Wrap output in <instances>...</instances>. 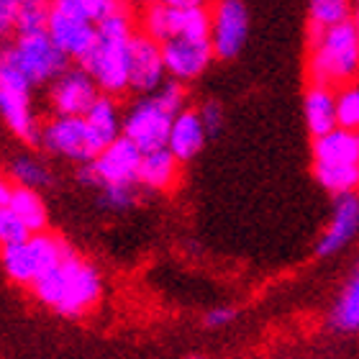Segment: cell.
I'll return each instance as SVG.
<instances>
[{"mask_svg":"<svg viewBox=\"0 0 359 359\" xmlns=\"http://www.w3.org/2000/svg\"><path fill=\"white\" fill-rule=\"evenodd\" d=\"M359 229V201L357 195H339V203L334 208V216H331L329 229L323 231L321 241H318V255L331 257L341 252V249L349 244V241L357 236Z\"/></svg>","mask_w":359,"mask_h":359,"instance_id":"e0dca14e","label":"cell"},{"mask_svg":"<svg viewBox=\"0 0 359 359\" xmlns=\"http://www.w3.org/2000/svg\"><path fill=\"white\" fill-rule=\"evenodd\" d=\"M11 193H13V185H11L6 177H0V208H6V205H8V201H11Z\"/></svg>","mask_w":359,"mask_h":359,"instance_id":"e575fe53","label":"cell"},{"mask_svg":"<svg viewBox=\"0 0 359 359\" xmlns=\"http://www.w3.org/2000/svg\"><path fill=\"white\" fill-rule=\"evenodd\" d=\"M21 3H41V6H46V0H21Z\"/></svg>","mask_w":359,"mask_h":359,"instance_id":"d590c367","label":"cell"},{"mask_svg":"<svg viewBox=\"0 0 359 359\" xmlns=\"http://www.w3.org/2000/svg\"><path fill=\"white\" fill-rule=\"evenodd\" d=\"M144 34L157 44L167 39H208L210 41V15L205 8H167L154 6L144 15Z\"/></svg>","mask_w":359,"mask_h":359,"instance_id":"ba28073f","label":"cell"},{"mask_svg":"<svg viewBox=\"0 0 359 359\" xmlns=\"http://www.w3.org/2000/svg\"><path fill=\"white\" fill-rule=\"evenodd\" d=\"M11 175L13 180L18 182V187H29V190H36V187H44L49 185V170H46L39 159H31V157H18L11 167Z\"/></svg>","mask_w":359,"mask_h":359,"instance_id":"cb8c5ba5","label":"cell"},{"mask_svg":"<svg viewBox=\"0 0 359 359\" xmlns=\"http://www.w3.org/2000/svg\"><path fill=\"white\" fill-rule=\"evenodd\" d=\"M142 151L128 142L126 136L113 139L108 147L97 151L95 159L88 162L80 177L90 185H134Z\"/></svg>","mask_w":359,"mask_h":359,"instance_id":"30bf717a","label":"cell"},{"mask_svg":"<svg viewBox=\"0 0 359 359\" xmlns=\"http://www.w3.org/2000/svg\"><path fill=\"white\" fill-rule=\"evenodd\" d=\"M8 208L13 210L18 221H21L31 233H41L46 229V205L41 195L29 187H13Z\"/></svg>","mask_w":359,"mask_h":359,"instance_id":"7402d4cb","label":"cell"},{"mask_svg":"<svg viewBox=\"0 0 359 359\" xmlns=\"http://www.w3.org/2000/svg\"><path fill=\"white\" fill-rule=\"evenodd\" d=\"M0 116L23 142H39L36 118L31 108V85L3 54H0Z\"/></svg>","mask_w":359,"mask_h":359,"instance_id":"52a82bcc","label":"cell"},{"mask_svg":"<svg viewBox=\"0 0 359 359\" xmlns=\"http://www.w3.org/2000/svg\"><path fill=\"white\" fill-rule=\"evenodd\" d=\"M41 142L54 154L83 162V165L93 162L100 151V144L95 142V136L88 128L83 116H57L41 131Z\"/></svg>","mask_w":359,"mask_h":359,"instance_id":"7c38bea8","label":"cell"},{"mask_svg":"<svg viewBox=\"0 0 359 359\" xmlns=\"http://www.w3.org/2000/svg\"><path fill=\"white\" fill-rule=\"evenodd\" d=\"M249 34V13L241 0H221L210 18V49L221 60H233Z\"/></svg>","mask_w":359,"mask_h":359,"instance_id":"4fadbf2b","label":"cell"},{"mask_svg":"<svg viewBox=\"0 0 359 359\" xmlns=\"http://www.w3.org/2000/svg\"><path fill=\"white\" fill-rule=\"evenodd\" d=\"M67 8H72L75 13H80L85 21H90L93 26L100 23L105 15H111L113 11H118V0H62Z\"/></svg>","mask_w":359,"mask_h":359,"instance_id":"83f0119b","label":"cell"},{"mask_svg":"<svg viewBox=\"0 0 359 359\" xmlns=\"http://www.w3.org/2000/svg\"><path fill=\"white\" fill-rule=\"evenodd\" d=\"M165 75L159 44L147 34H134L128 39V88L151 95L165 83Z\"/></svg>","mask_w":359,"mask_h":359,"instance_id":"5bb4252c","label":"cell"},{"mask_svg":"<svg viewBox=\"0 0 359 359\" xmlns=\"http://www.w3.org/2000/svg\"><path fill=\"white\" fill-rule=\"evenodd\" d=\"M72 252L57 236L49 233H31L29 239L21 244L3 247V267L11 280L21 285H31L39 275H44L46 269L54 267L62 257Z\"/></svg>","mask_w":359,"mask_h":359,"instance_id":"5b68a950","label":"cell"},{"mask_svg":"<svg viewBox=\"0 0 359 359\" xmlns=\"http://www.w3.org/2000/svg\"><path fill=\"white\" fill-rule=\"evenodd\" d=\"M15 31H18V36L44 34L46 31V6H41V3H21L18 15H15Z\"/></svg>","mask_w":359,"mask_h":359,"instance_id":"4316f807","label":"cell"},{"mask_svg":"<svg viewBox=\"0 0 359 359\" xmlns=\"http://www.w3.org/2000/svg\"><path fill=\"white\" fill-rule=\"evenodd\" d=\"M205 128L195 111H180L172 118L170 134H167V151L177 162H190V159L203 149L205 144Z\"/></svg>","mask_w":359,"mask_h":359,"instance_id":"ac0fdd59","label":"cell"},{"mask_svg":"<svg viewBox=\"0 0 359 359\" xmlns=\"http://www.w3.org/2000/svg\"><path fill=\"white\" fill-rule=\"evenodd\" d=\"M134 36L131 15L118 8L103 21L95 23V41L80 65L85 75L105 95H116L128 90V39Z\"/></svg>","mask_w":359,"mask_h":359,"instance_id":"7a4b0ae2","label":"cell"},{"mask_svg":"<svg viewBox=\"0 0 359 359\" xmlns=\"http://www.w3.org/2000/svg\"><path fill=\"white\" fill-rule=\"evenodd\" d=\"M190 359H205V357H190Z\"/></svg>","mask_w":359,"mask_h":359,"instance_id":"8d00e7d4","label":"cell"},{"mask_svg":"<svg viewBox=\"0 0 359 359\" xmlns=\"http://www.w3.org/2000/svg\"><path fill=\"white\" fill-rule=\"evenodd\" d=\"M306 123L308 131L318 136L337 128V111H334V90L326 85H313L306 93Z\"/></svg>","mask_w":359,"mask_h":359,"instance_id":"ffe728a7","label":"cell"},{"mask_svg":"<svg viewBox=\"0 0 359 359\" xmlns=\"http://www.w3.org/2000/svg\"><path fill=\"white\" fill-rule=\"evenodd\" d=\"M236 318V311L229 306H218L213 308V311H208V316H205V326L208 329H224V326H229V323Z\"/></svg>","mask_w":359,"mask_h":359,"instance_id":"d6a6232c","label":"cell"},{"mask_svg":"<svg viewBox=\"0 0 359 359\" xmlns=\"http://www.w3.org/2000/svg\"><path fill=\"white\" fill-rule=\"evenodd\" d=\"M177 159L165 149L144 151L139 159V170H136V182L149 190H167L175 185L177 180Z\"/></svg>","mask_w":359,"mask_h":359,"instance_id":"d6986e66","label":"cell"},{"mask_svg":"<svg viewBox=\"0 0 359 359\" xmlns=\"http://www.w3.org/2000/svg\"><path fill=\"white\" fill-rule=\"evenodd\" d=\"M97 95L100 93L85 69H65L52 85V105L57 116H85Z\"/></svg>","mask_w":359,"mask_h":359,"instance_id":"2e32d148","label":"cell"},{"mask_svg":"<svg viewBox=\"0 0 359 359\" xmlns=\"http://www.w3.org/2000/svg\"><path fill=\"white\" fill-rule=\"evenodd\" d=\"M165 72L175 80H195L210 65L213 49L208 39H167L159 44Z\"/></svg>","mask_w":359,"mask_h":359,"instance_id":"9a60e30c","label":"cell"},{"mask_svg":"<svg viewBox=\"0 0 359 359\" xmlns=\"http://www.w3.org/2000/svg\"><path fill=\"white\" fill-rule=\"evenodd\" d=\"M172 113L159 103L157 97L149 95L139 100V103L128 111V116L121 121V136H126L136 149L154 151L167 147V134L172 126Z\"/></svg>","mask_w":359,"mask_h":359,"instance_id":"9c48e42d","label":"cell"},{"mask_svg":"<svg viewBox=\"0 0 359 359\" xmlns=\"http://www.w3.org/2000/svg\"><path fill=\"white\" fill-rule=\"evenodd\" d=\"M46 36L67 60L80 62L95 41V26L62 0H52V6H46Z\"/></svg>","mask_w":359,"mask_h":359,"instance_id":"8fae6325","label":"cell"},{"mask_svg":"<svg viewBox=\"0 0 359 359\" xmlns=\"http://www.w3.org/2000/svg\"><path fill=\"white\" fill-rule=\"evenodd\" d=\"M31 287L44 306L54 308L57 313L69 316V318L88 313L103 292L97 269L80 259L75 252H67L54 267L46 269L44 275H39L31 283Z\"/></svg>","mask_w":359,"mask_h":359,"instance_id":"6da1fadb","label":"cell"},{"mask_svg":"<svg viewBox=\"0 0 359 359\" xmlns=\"http://www.w3.org/2000/svg\"><path fill=\"white\" fill-rule=\"evenodd\" d=\"M159 6H167V8H203L205 6V0H154Z\"/></svg>","mask_w":359,"mask_h":359,"instance_id":"836d02e7","label":"cell"},{"mask_svg":"<svg viewBox=\"0 0 359 359\" xmlns=\"http://www.w3.org/2000/svg\"><path fill=\"white\" fill-rule=\"evenodd\" d=\"M359 67V29L357 21L346 18L329 29H316L311 72L316 85L331 88L334 83H349Z\"/></svg>","mask_w":359,"mask_h":359,"instance_id":"3957f363","label":"cell"},{"mask_svg":"<svg viewBox=\"0 0 359 359\" xmlns=\"http://www.w3.org/2000/svg\"><path fill=\"white\" fill-rule=\"evenodd\" d=\"M349 18V0H311L313 29H329Z\"/></svg>","mask_w":359,"mask_h":359,"instance_id":"484cf974","label":"cell"},{"mask_svg":"<svg viewBox=\"0 0 359 359\" xmlns=\"http://www.w3.org/2000/svg\"><path fill=\"white\" fill-rule=\"evenodd\" d=\"M331 323L341 334H352L359 326V280L357 275L344 285V290L339 295L337 306L331 311Z\"/></svg>","mask_w":359,"mask_h":359,"instance_id":"603a6c76","label":"cell"},{"mask_svg":"<svg viewBox=\"0 0 359 359\" xmlns=\"http://www.w3.org/2000/svg\"><path fill=\"white\" fill-rule=\"evenodd\" d=\"M334 111H337V128L357 131V126H359V90H357V85H346L339 95H334Z\"/></svg>","mask_w":359,"mask_h":359,"instance_id":"d4e9b609","label":"cell"},{"mask_svg":"<svg viewBox=\"0 0 359 359\" xmlns=\"http://www.w3.org/2000/svg\"><path fill=\"white\" fill-rule=\"evenodd\" d=\"M83 118L90 131H93V136H95V142L100 144V149L121 136L118 108H116V103L108 95H97V100L90 105V111L85 113Z\"/></svg>","mask_w":359,"mask_h":359,"instance_id":"44dd1931","label":"cell"},{"mask_svg":"<svg viewBox=\"0 0 359 359\" xmlns=\"http://www.w3.org/2000/svg\"><path fill=\"white\" fill-rule=\"evenodd\" d=\"M198 118H201L205 134L213 136L221 131V126H224V108H221L216 100H210V103H205L201 111H198Z\"/></svg>","mask_w":359,"mask_h":359,"instance_id":"f546056e","label":"cell"},{"mask_svg":"<svg viewBox=\"0 0 359 359\" xmlns=\"http://www.w3.org/2000/svg\"><path fill=\"white\" fill-rule=\"evenodd\" d=\"M18 72H21L29 85L52 83L67 69V57L49 41L44 34H29V36H18L13 46H8L6 52H0Z\"/></svg>","mask_w":359,"mask_h":359,"instance_id":"8992f818","label":"cell"},{"mask_svg":"<svg viewBox=\"0 0 359 359\" xmlns=\"http://www.w3.org/2000/svg\"><path fill=\"white\" fill-rule=\"evenodd\" d=\"M316 180L331 195H349L359 182V136L357 131L334 128L313 142Z\"/></svg>","mask_w":359,"mask_h":359,"instance_id":"277c9868","label":"cell"},{"mask_svg":"<svg viewBox=\"0 0 359 359\" xmlns=\"http://www.w3.org/2000/svg\"><path fill=\"white\" fill-rule=\"evenodd\" d=\"M103 201L111 208H128L134 203V185H103Z\"/></svg>","mask_w":359,"mask_h":359,"instance_id":"4dcf8cb0","label":"cell"},{"mask_svg":"<svg viewBox=\"0 0 359 359\" xmlns=\"http://www.w3.org/2000/svg\"><path fill=\"white\" fill-rule=\"evenodd\" d=\"M18 8H21V0H0V36H6L15 29Z\"/></svg>","mask_w":359,"mask_h":359,"instance_id":"1f68e13d","label":"cell"},{"mask_svg":"<svg viewBox=\"0 0 359 359\" xmlns=\"http://www.w3.org/2000/svg\"><path fill=\"white\" fill-rule=\"evenodd\" d=\"M31 236V231L26 226L18 221L13 210L8 208H0V244L3 247H11V244H21Z\"/></svg>","mask_w":359,"mask_h":359,"instance_id":"f1b7e54d","label":"cell"}]
</instances>
